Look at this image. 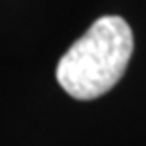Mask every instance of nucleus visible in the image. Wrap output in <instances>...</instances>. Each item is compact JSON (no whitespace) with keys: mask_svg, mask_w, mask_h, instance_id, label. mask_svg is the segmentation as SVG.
Wrapping results in <instances>:
<instances>
[{"mask_svg":"<svg viewBox=\"0 0 146 146\" xmlns=\"http://www.w3.org/2000/svg\"><path fill=\"white\" fill-rule=\"evenodd\" d=\"M132 53L130 25L116 14L102 16L59 59L57 83L75 100H96L122 79Z\"/></svg>","mask_w":146,"mask_h":146,"instance_id":"1","label":"nucleus"}]
</instances>
